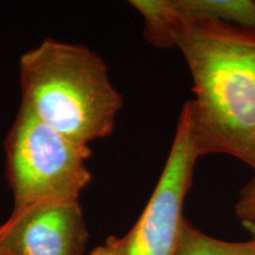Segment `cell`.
I'll return each instance as SVG.
<instances>
[{
	"instance_id": "6da1fadb",
	"label": "cell",
	"mask_w": 255,
	"mask_h": 255,
	"mask_svg": "<svg viewBox=\"0 0 255 255\" xmlns=\"http://www.w3.org/2000/svg\"><path fill=\"white\" fill-rule=\"evenodd\" d=\"M191 78V133L197 157L232 156L255 173V31L219 21L177 32Z\"/></svg>"
},
{
	"instance_id": "9c48e42d",
	"label": "cell",
	"mask_w": 255,
	"mask_h": 255,
	"mask_svg": "<svg viewBox=\"0 0 255 255\" xmlns=\"http://www.w3.org/2000/svg\"><path fill=\"white\" fill-rule=\"evenodd\" d=\"M235 215L242 226L255 238V173L242 187L235 203Z\"/></svg>"
},
{
	"instance_id": "ba28073f",
	"label": "cell",
	"mask_w": 255,
	"mask_h": 255,
	"mask_svg": "<svg viewBox=\"0 0 255 255\" xmlns=\"http://www.w3.org/2000/svg\"><path fill=\"white\" fill-rule=\"evenodd\" d=\"M176 255H255V238L237 242L220 240L184 219Z\"/></svg>"
},
{
	"instance_id": "8992f818",
	"label": "cell",
	"mask_w": 255,
	"mask_h": 255,
	"mask_svg": "<svg viewBox=\"0 0 255 255\" xmlns=\"http://www.w3.org/2000/svg\"><path fill=\"white\" fill-rule=\"evenodd\" d=\"M183 23L219 21L255 31L254 0H175Z\"/></svg>"
},
{
	"instance_id": "277c9868",
	"label": "cell",
	"mask_w": 255,
	"mask_h": 255,
	"mask_svg": "<svg viewBox=\"0 0 255 255\" xmlns=\"http://www.w3.org/2000/svg\"><path fill=\"white\" fill-rule=\"evenodd\" d=\"M197 159L187 101L163 170L139 219L127 234L109 238L90 255H176L184 200L193 184Z\"/></svg>"
},
{
	"instance_id": "3957f363",
	"label": "cell",
	"mask_w": 255,
	"mask_h": 255,
	"mask_svg": "<svg viewBox=\"0 0 255 255\" xmlns=\"http://www.w3.org/2000/svg\"><path fill=\"white\" fill-rule=\"evenodd\" d=\"M6 176L13 210L78 201L91 182V156L82 145L44 124L19 107L5 141Z\"/></svg>"
},
{
	"instance_id": "7a4b0ae2",
	"label": "cell",
	"mask_w": 255,
	"mask_h": 255,
	"mask_svg": "<svg viewBox=\"0 0 255 255\" xmlns=\"http://www.w3.org/2000/svg\"><path fill=\"white\" fill-rule=\"evenodd\" d=\"M19 85L21 107L82 145L114 132L124 102L100 55L53 39L20 56Z\"/></svg>"
},
{
	"instance_id": "52a82bcc",
	"label": "cell",
	"mask_w": 255,
	"mask_h": 255,
	"mask_svg": "<svg viewBox=\"0 0 255 255\" xmlns=\"http://www.w3.org/2000/svg\"><path fill=\"white\" fill-rule=\"evenodd\" d=\"M129 4L142 15L149 44L157 49L175 47L177 32L184 25L175 0H131Z\"/></svg>"
},
{
	"instance_id": "5b68a950",
	"label": "cell",
	"mask_w": 255,
	"mask_h": 255,
	"mask_svg": "<svg viewBox=\"0 0 255 255\" xmlns=\"http://www.w3.org/2000/svg\"><path fill=\"white\" fill-rule=\"evenodd\" d=\"M88 240L78 201L34 206L0 226V255H83Z\"/></svg>"
}]
</instances>
